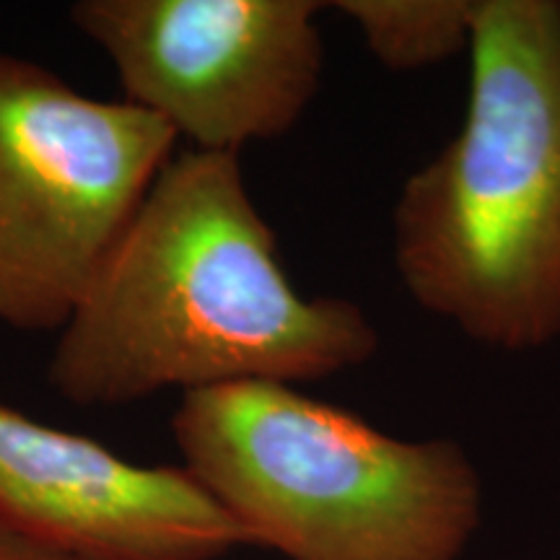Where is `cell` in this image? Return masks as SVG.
Returning <instances> with one entry per match:
<instances>
[{"instance_id":"obj_1","label":"cell","mask_w":560,"mask_h":560,"mask_svg":"<svg viewBox=\"0 0 560 560\" xmlns=\"http://www.w3.org/2000/svg\"><path fill=\"white\" fill-rule=\"evenodd\" d=\"M380 332L355 301L304 296L234 153L172 156L58 332L52 389L125 408L166 389L310 384L361 366Z\"/></svg>"},{"instance_id":"obj_2","label":"cell","mask_w":560,"mask_h":560,"mask_svg":"<svg viewBox=\"0 0 560 560\" xmlns=\"http://www.w3.org/2000/svg\"><path fill=\"white\" fill-rule=\"evenodd\" d=\"M457 136L392 213L410 299L478 346L560 340V3L478 0Z\"/></svg>"},{"instance_id":"obj_3","label":"cell","mask_w":560,"mask_h":560,"mask_svg":"<svg viewBox=\"0 0 560 560\" xmlns=\"http://www.w3.org/2000/svg\"><path fill=\"white\" fill-rule=\"evenodd\" d=\"M172 433L247 545L289 560H459L480 527L459 444L389 436L289 384L182 395Z\"/></svg>"},{"instance_id":"obj_4","label":"cell","mask_w":560,"mask_h":560,"mask_svg":"<svg viewBox=\"0 0 560 560\" xmlns=\"http://www.w3.org/2000/svg\"><path fill=\"white\" fill-rule=\"evenodd\" d=\"M177 140L151 112L0 50V325L62 330Z\"/></svg>"},{"instance_id":"obj_5","label":"cell","mask_w":560,"mask_h":560,"mask_svg":"<svg viewBox=\"0 0 560 560\" xmlns=\"http://www.w3.org/2000/svg\"><path fill=\"white\" fill-rule=\"evenodd\" d=\"M317 0H79L70 21L107 55L122 100L234 153L296 128L325 68Z\"/></svg>"},{"instance_id":"obj_6","label":"cell","mask_w":560,"mask_h":560,"mask_svg":"<svg viewBox=\"0 0 560 560\" xmlns=\"http://www.w3.org/2000/svg\"><path fill=\"white\" fill-rule=\"evenodd\" d=\"M0 527L68 560H219L247 545L182 465H138L3 400Z\"/></svg>"},{"instance_id":"obj_7","label":"cell","mask_w":560,"mask_h":560,"mask_svg":"<svg viewBox=\"0 0 560 560\" xmlns=\"http://www.w3.org/2000/svg\"><path fill=\"white\" fill-rule=\"evenodd\" d=\"M384 68L408 73L470 50L478 0H338Z\"/></svg>"},{"instance_id":"obj_8","label":"cell","mask_w":560,"mask_h":560,"mask_svg":"<svg viewBox=\"0 0 560 560\" xmlns=\"http://www.w3.org/2000/svg\"><path fill=\"white\" fill-rule=\"evenodd\" d=\"M0 560H68L45 545L30 540L9 527H0Z\"/></svg>"}]
</instances>
